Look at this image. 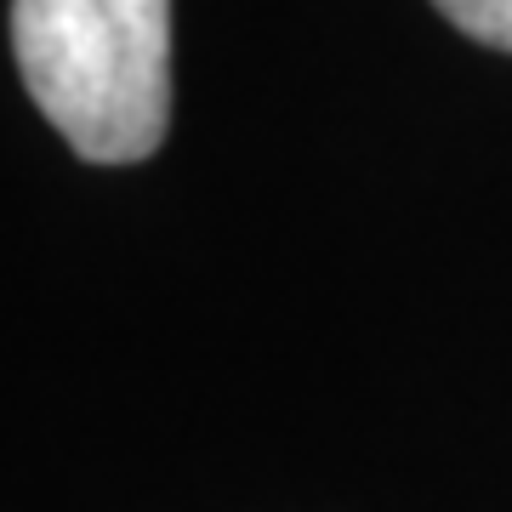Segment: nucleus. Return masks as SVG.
Wrapping results in <instances>:
<instances>
[{
  "label": "nucleus",
  "instance_id": "1",
  "mask_svg": "<svg viewBox=\"0 0 512 512\" xmlns=\"http://www.w3.org/2000/svg\"><path fill=\"white\" fill-rule=\"evenodd\" d=\"M18 74L92 165L148 160L171 126V0H12Z\"/></svg>",
  "mask_w": 512,
  "mask_h": 512
},
{
  "label": "nucleus",
  "instance_id": "2",
  "mask_svg": "<svg viewBox=\"0 0 512 512\" xmlns=\"http://www.w3.org/2000/svg\"><path fill=\"white\" fill-rule=\"evenodd\" d=\"M433 12H444L478 46L512 52V0H433Z\"/></svg>",
  "mask_w": 512,
  "mask_h": 512
}]
</instances>
